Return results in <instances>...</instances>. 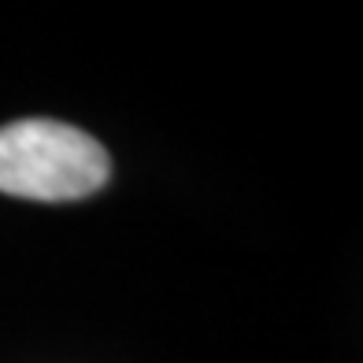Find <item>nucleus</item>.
<instances>
[{
	"label": "nucleus",
	"mask_w": 363,
	"mask_h": 363,
	"mask_svg": "<svg viewBox=\"0 0 363 363\" xmlns=\"http://www.w3.org/2000/svg\"><path fill=\"white\" fill-rule=\"evenodd\" d=\"M111 160L86 130L56 119L0 126V193L19 201L67 204L93 196L108 182Z\"/></svg>",
	"instance_id": "obj_1"
}]
</instances>
